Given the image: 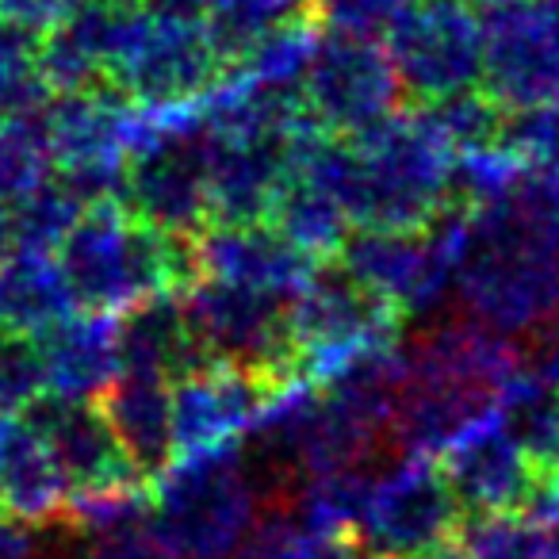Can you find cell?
Masks as SVG:
<instances>
[{
	"label": "cell",
	"instance_id": "36",
	"mask_svg": "<svg viewBox=\"0 0 559 559\" xmlns=\"http://www.w3.org/2000/svg\"><path fill=\"white\" fill-rule=\"evenodd\" d=\"M360 548L353 533H319L299 559H357Z\"/></svg>",
	"mask_w": 559,
	"mask_h": 559
},
{
	"label": "cell",
	"instance_id": "35",
	"mask_svg": "<svg viewBox=\"0 0 559 559\" xmlns=\"http://www.w3.org/2000/svg\"><path fill=\"white\" fill-rule=\"evenodd\" d=\"M142 9L157 20H180V24H203L215 0H139Z\"/></svg>",
	"mask_w": 559,
	"mask_h": 559
},
{
	"label": "cell",
	"instance_id": "5",
	"mask_svg": "<svg viewBox=\"0 0 559 559\" xmlns=\"http://www.w3.org/2000/svg\"><path fill=\"white\" fill-rule=\"evenodd\" d=\"M395 307L383 304L342 269L319 261L304 288L288 299V322L304 380H326L365 349L388 345L395 334Z\"/></svg>",
	"mask_w": 559,
	"mask_h": 559
},
{
	"label": "cell",
	"instance_id": "15",
	"mask_svg": "<svg viewBox=\"0 0 559 559\" xmlns=\"http://www.w3.org/2000/svg\"><path fill=\"white\" fill-rule=\"evenodd\" d=\"M24 421L43 437L70 490H104L123 487V483H142L127 452L119 449L96 399H62L43 391L24 411Z\"/></svg>",
	"mask_w": 559,
	"mask_h": 559
},
{
	"label": "cell",
	"instance_id": "41",
	"mask_svg": "<svg viewBox=\"0 0 559 559\" xmlns=\"http://www.w3.org/2000/svg\"><path fill=\"white\" fill-rule=\"evenodd\" d=\"M0 460H4V418H0Z\"/></svg>",
	"mask_w": 559,
	"mask_h": 559
},
{
	"label": "cell",
	"instance_id": "25",
	"mask_svg": "<svg viewBox=\"0 0 559 559\" xmlns=\"http://www.w3.org/2000/svg\"><path fill=\"white\" fill-rule=\"evenodd\" d=\"M296 24H311V0H215L203 32L230 70L249 47Z\"/></svg>",
	"mask_w": 559,
	"mask_h": 559
},
{
	"label": "cell",
	"instance_id": "33",
	"mask_svg": "<svg viewBox=\"0 0 559 559\" xmlns=\"http://www.w3.org/2000/svg\"><path fill=\"white\" fill-rule=\"evenodd\" d=\"M81 559H180V556L162 540L154 521H142V525L116 528V533L88 536V548L81 551Z\"/></svg>",
	"mask_w": 559,
	"mask_h": 559
},
{
	"label": "cell",
	"instance_id": "12",
	"mask_svg": "<svg viewBox=\"0 0 559 559\" xmlns=\"http://www.w3.org/2000/svg\"><path fill=\"white\" fill-rule=\"evenodd\" d=\"M272 395H276V383L246 372V368L218 365V360H203V365L188 368L185 376L169 383L177 456L230 444L261 418Z\"/></svg>",
	"mask_w": 559,
	"mask_h": 559
},
{
	"label": "cell",
	"instance_id": "1",
	"mask_svg": "<svg viewBox=\"0 0 559 559\" xmlns=\"http://www.w3.org/2000/svg\"><path fill=\"white\" fill-rule=\"evenodd\" d=\"M73 304L81 311L123 314L142 299L185 292L192 280L188 238L154 230L123 203L85 207L55 249Z\"/></svg>",
	"mask_w": 559,
	"mask_h": 559
},
{
	"label": "cell",
	"instance_id": "3",
	"mask_svg": "<svg viewBox=\"0 0 559 559\" xmlns=\"http://www.w3.org/2000/svg\"><path fill=\"white\" fill-rule=\"evenodd\" d=\"M123 207L173 238H195L211 223L207 131L200 111H185V123H173L169 111L142 116L123 169Z\"/></svg>",
	"mask_w": 559,
	"mask_h": 559
},
{
	"label": "cell",
	"instance_id": "23",
	"mask_svg": "<svg viewBox=\"0 0 559 559\" xmlns=\"http://www.w3.org/2000/svg\"><path fill=\"white\" fill-rule=\"evenodd\" d=\"M269 223L292 246L304 249L311 261L337 257L342 241L353 230V218L345 215L337 195L330 188H322L319 180L299 177V173H288V180H284V188H280L276 203L269 211Z\"/></svg>",
	"mask_w": 559,
	"mask_h": 559
},
{
	"label": "cell",
	"instance_id": "17",
	"mask_svg": "<svg viewBox=\"0 0 559 559\" xmlns=\"http://www.w3.org/2000/svg\"><path fill=\"white\" fill-rule=\"evenodd\" d=\"M437 467L464 513L521 510L540 472L495 418L464 433L452 449H444Z\"/></svg>",
	"mask_w": 559,
	"mask_h": 559
},
{
	"label": "cell",
	"instance_id": "30",
	"mask_svg": "<svg viewBox=\"0 0 559 559\" xmlns=\"http://www.w3.org/2000/svg\"><path fill=\"white\" fill-rule=\"evenodd\" d=\"M456 540L467 559H536V528L518 510L464 513Z\"/></svg>",
	"mask_w": 559,
	"mask_h": 559
},
{
	"label": "cell",
	"instance_id": "31",
	"mask_svg": "<svg viewBox=\"0 0 559 559\" xmlns=\"http://www.w3.org/2000/svg\"><path fill=\"white\" fill-rule=\"evenodd\" d=\"M43 391L47 380L35 337L0 330V418H20Z\"/></svg>",
	"mask_w": 559,
	"mask_h": 559
},
{
	"label": "cell",
	"instance_id": "29",
	"mask_svg": "<svg viewBox=\"0 0 559 559\" xmlns=\"http://www.w3.org/2000/svg\"><path fill=\"white\" fill-rule=\"evenodd\" d=\"M81 203L66 192L55 180H43L35 192H27L24 200H16L9 207L12 215V238H16V249H27V253H55L58 241L70 234V226L81 218Z\"/></svg>",
	"mask_w": 559,
	"mask_h": 559
},
{
	"label": "cell",
	"instance_id": "20",
	"mask_svg": "<svg viewBox=\"0 0 559 559\" xmlns=\"http://www.w3.org/2000/svg\"><path fill=\"white\" fill-rule=\"evenodd\" d=\"M66 475L43 437L24 418H4V460H0V513L20 525H50L62 521Z\"/></svg>",
	"mask_w": 559,
	"mask_h": 559
},
{
	"label": "cell",
	"instance_id": "32",
	"mask_svg": "<svg viewBox=\"0 0 559 559\" xmlns=\"http://www.w3.org/2000/svg\"><path fill=\"white\" fill-rule=\"evenodd\" d=\"M411 0H311V20L330 35L383 43Z\"/></svg>",
	"mask_w": 559,
	"mask_h": 559
},
{
	"label": "cell",
	"instance_id": "37",
	"mask_svg": "<svg viewBox=\"0 0 559 559\" xmlns=\"http://www.w3.org/2000/svg\"><path fill=\"white\" fill-rule=\"evenodd\" d=\"M0 559H32V536L20 521L0 518Z\"/></svg>",
	"mask_w": 559,
	"mask_h": 559
},
{
	"label": "cell",
	"instance_id": "24",
	"mask_svg": "<svg viewBox=\"0 0 559 559\" xmlns=\"http://www.w3.org/2000/svg\"><path fill=\"white\" fill-rule=\"evenodd\" d=\"M495 421L536 467L559 464V388L521 368V376L498 399Z\"/></svg>",
	"mask_w": 559,
	"mask_h": 559
},
{
	"label": "cell",
	"instance_id": "44",
	"mask_svg": "<svg viewBox=\"0 0 559 559\" xmlns=\"http://www.w3.org/2000/svg\"><path fill=\"white\" fill-rule=\"evenodd\" d=\"M556 472H559V464H556Z\"/></svg>",
	"mask_w": 559,
	"mask_h": 559
},
{
	"label": "cell",
	"instance_id": "43",
	"mask_svg": "<svg viewBox=\"0 0 559 559\" xmlns=\"http://www.w3.org/2000/svg\"><path fill=\"white\" fill-rule=\"evenodd\" d=\"M475 4H495V0H475Z\"/></svg>",
	"mask_w": 559,
	"mask_h": 559
},
{
	"label": "cell",
	"instance_id": "40",
	"mask_svg": "<svg viewBox=\"0 0 559 559\" xmlns=\"http://www.w3.org/2000/svg\"><path fill=\"white\" fill-rule=\"evenodd\" d=\"M12 253H16V238H12V215H9V207L0 203V264L9 261Z\"/></svg>",
	"mask_w": 559,
	"mask_h": 559
},
{
	"label": "cell",
	"instance_id": "14",
	"mask_svg": "<svg viewBox=\"0 0 559 559\" xmlns=\"http://www.w3.org/2000/svg\"><path fill=\"white\" fill-rule=\"evenodd\" d=\"M192 280H223L292 299L319 261L292 246L272 223H207L188 238Z\"/></svg>",
	"mask_w": 559,
	"mask_h": 559
},
{
	"label": "cell",
	"instance_id": "8",
	"mask_svg": "<svg viewBox=\"0 0 559 559\" xmlns=\"http://www.w3.org/2000/svg\"><path fill=\"white\" fill-rule=\"evenodd\" d=\"M483 88L506 116L559 104V0L483 9Z\"/></svg>",
	"mask_w": 559,
	"mask_h": 559
},
{
	"label": "cell",
	"instance_id": "10",
	"mask_svg": "<svg viewBox=\"0 0 559 559\" xmlns=\"http://www.w3.org/2000/svg\"><path fill=\"white\" fill-rule=\"evenodd\" d=\"M226 62L203 24L157 20L142 9V20L111 70V88L146 111H173L203 100L223 81Z\"/></svg>",
	"mask_w": 559,
	"mask_h": 559
},
{
	"label": "cell",
	"instance_id": "38",
	"mask_svg": "<svg viewBox=\"0 0 559 559\" xmlns=\"http://www.w3.org/2000/svg\"><path fill=\"white\" fill-rule=\"evenodd\" d=\"M536 528V559H559V521L556 525H533Z\"/></svg>",
	"mask_w": 559,
	"mask_h": 559
},
{
	"label": "cell",
	"instance_id": "22",
	"mask_svg": "<svg viewBox=\"0 0 559 559\" xmlns=\"http://www.w3.org/2000/svg\"><path fill=\"white\" fill-rule=\"evenodd\" d=\"M73 311H78V304L66 288L55 253L16 249L0 264V330L35 337Z\"/></svg>",
	"mask_w": 559,
	"mask_h": 559
},
{
	"label": "cell",
	"instance_id": "18",
	"mask_svg": "<svg viewBox=\"0 0 559 559\" xmlns=\"http://www.w3.org/2000/svg\"><path fill=\"white\" fill-rule=\"evenodd\" d=\"M50 395L100 399L119 376V314L73 311L35 334Z\"/></svg>",
	"mask_w": 559,
	"mask_h": 559
},
{
	"label": "cell",
	"instance_id": "6",
	"mask_svg": "<svg viewBox=\"0 0 559 559\" xmlns=\"http://www.w3.org/2000/svg\"><path fill=\"white\" fill-rule=\"evenodd\" d=\"M403 96L418 104L483 85V12L475 0H411L383 39Z\"/></svg>",
	"mask_w": 559,
	"mask_h": 559
},
{
	"label": "cell",
	"instance_id": "16",
	"mask_svg": "<svg viewBox=\"0 0 559 559\" xmlns=\"http://www.w3.org/2000/svg\"><path fill=\"white\" fill-rule=\"evenodd\" d=\"M39 116L55 169H70V165H123L139 139L146 108L131 104L111 85H100L85 93H50Z\"/></svg>",
	"mask_w": 559,
	"mask_h": 559
},
{
	"label": "cell",
	"instance_id": "28",
	"mask_svg": "<svg viewBox=\"0 0 559 559\" xmlns=\"http://www.w3.org/2000/svg\"><path fill=\"white\" fill-rule=\"evenodd\" d=\"M314 536L319 528L311 525L304 506L284 495L272 506H257L253 521L226 559H299Z\"/></svg>",
	"mask_w": 559,
	"mask_h": 559
},
{
	"label": "cell",
	"instance_id": "42",
	"mask_svg": "<svg viewBox=\"0 0 559 559\" xmlns=\"http://www.w3.org/2000/svg\"><path fill=\"white\" fill-rule=\"evenodd\" d=\"M357 559H383V556H368V551H360V556Z\"/></svg>",
	"mask_w": 559,
	"mask_h": 559
},
{
	"label": "cell",
	"instance_id": "39",
	"mask_svg": "<svg viewBox=\"0 0 559 559\" xmlns=\"http://www.w3.org/2000/svg\"><path fill=\"white\" fill-rule=\"evenodd\" d=\"M414 559H467V556H464V548H460L456 533H452V536H444V540H437L433 548H426V551H421V556H414Z\"/></svg>",
	"mask_w": 559,
	"mask_h": 559
},
{
	"label": "cell",
	"instance_id": "13",
	"mask_svg": "<svg viewBox=\"0 0 559 559\" xmlns=\"http://www.w3.org/2000/svg\"><path fill=\"white\" fill-rule=\"evenodd\" d=\"M307 123L311 116L276 134H223L203 127L211 223H269L272 203L292 173V139Z\"/></svg>",
	"mask_w": 559,
	"mask_h": 559
},
{
	"label": "cell",
	"instance_id": "7",
	"mask_svg": "<svg viewBox=\"0 0 559 559\" xmlns=\"http://www.w3.org/2000/svg\"><path fill=\"white\" fill-rule=\"evenodd\" d=\"M460 226L449 215L429 226H353L337 264L395 311H418L452 288Z\"/></svg>",
	"mask_w": 559,
	"mask_h": 559
},
{
	"label": "cell",
	"instance_id": "34",
	"mask_svg": "<svg viewBox=\"0 0 559 559\" xmlns=\"http://www.w3.org/2000/svg\"><path fill=\"white\" fill-rule=\"evenodd\" d=\"M528 345L521 349V368L536 380L559 388V307L540 322V326L528 330Z\"/></svg>",
	"mask_w": 559,
	"mask_h": 559
},
{
	"label": "cell",
	"instance_id": "11",
	"mask_svg": "<svg viewBox=\"0 0 559 559\" xmlns=\"http://www.w3.org/2000/svg\"><path fill=\"white\" fill-rule=\"evenodd\" d=\"M460 521L464 510L452 498L441 467L426 456H406L391 472L376 475L372 498L353 540L368 556L414 559L456 533Z\"/></svg>",
	"mask_w": 559,
	"mask_h": 559
},
{
	"label": "cell",
	"instance_id": "2",
	"mask_svg": "<svg viewBox=\"0 0 559 559\" xmlns=\"http://www.w3.org/2000/svg\"><path fill=\"white\" fill-rule=\"evenodd\" d=\"M154 528L180 559H226L257 513V483L238 449L177 456L150 487Z\"/></svg>",
	"mask_w": 559,
	"mask_h": 559
},
{
	"label": "cell",
	"instance_id": "4",
	"mask_svg": "<svg viewBox=\"0 0 559 559\" xmlns=\"http://www.w3.org/2000/svg\"><path fill=\"white\" fill-rule=\"evenodd\" d=\"M180 307L203 360L246 368L276 388L304 380L288 322V299L223 280H195L180 296Z\"/></svg>",
	"mask_w": 559,
	"mask_h": 559
},
{
	"label": "cell",
	"instance_id": "26",
	"mask_svg": "<svg viewBox=\"0 0 559 559\" xmlns=\"http://www.w3.org/2000/svg\"><path fill=\"white\" fill-rule=\"evenodd\" d=\"M421 116L437 131V139L452 150V154H475V150H490L502 142L506 134V111L487 96V88L475 85L464 93H452L444 100L421 104Z\"/></svg>",
	"mask_w": 559,
	"mask_h": 559
},
{
	"label": "cell",
	"instance_id": "19",
	"mask_svg": "<svg viewBox=\"0 0 559 559\" xmlns=\"http://www.w3.org/2000/svg\"><path fill=\"white\" fill-rule=\"evenodd\" d=\"M96 403L142 479H157L177 460L169 380L150 372H119Z\"/></svg>",
	"mask_w": 559,
	"mask_h": 559
},
{
	"label": "cell",
	"instance_id": "27",
	"mask_svg": "<svg viewBox=\"0 0 559 559\" xmlns=\"http://www.w3.org/2000/svg\"><path fill=\"white\" fill-rule=\"evenodd\" d=\"M50 173H55V157H50L39 111L0 119V203L12 207L43 180H50Z\"/></svg>",
	"mask_w": 559,
	"mask_h": 559
},
{
	"label": "cell",
	"instance_id": "21",
	"mask_svg": "<svg viewBox=\"0 0 559 559\" xmlns=\"http://www.w3.org/2000/svg\"><path fill=\"white\" fill-rule=\"evenodd\" d=\"M195 365H203V357L177 292L142 299L119 314V372H150L173 383Z\"/></svg>",
	"mask_w": 559,
	"mask_h": 559
},
{
	"label": "cell",
	"instance_id": "9",
	"mask_svg": "<svg viewBox=\"0 0 559 559\" xmlns=\"http://www.w3.org/2000/svg\"><path fill=\"white\" fill-rule=\"evenodd\" d=\"M399 100L403 88L383 43L330 32L311 43L299 78V104L326 134L353 139L399 111Z\"/></svg>",
	"mask_w": 559,
	"mask_h": 559
}]
</instances>
